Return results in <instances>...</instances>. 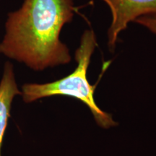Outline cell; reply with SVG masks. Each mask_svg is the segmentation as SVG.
Returning <instances> with one entry per match:
<instances>
[{
	"label": "cell",
	"instance_id": "1",
	"mask_svg": "<svg viewBox=\"0 0 156 156\" xmlns=\"http://www.w3.org/2000/svg\"><path fill=\"white\" fill-rule=\"evenodd\" d=\"M75 11L73 0H24L7 15L0 54L35 71L69 64V50L60 34Z\"/></svg>",
	"mask_w": 156,
	"mask_h": 156
},
{
	"label": "cell",
	"instance_id": "2",
	"mask_svg": "<svg viewBox=\"0 0 156 156\" xmlns=\"http://www.w3.org/2000/svg\"><path fill=\"white\" fill-rule=\"evenodd\" d=\"M97 39L92 29H87L81 36L76 49L75 58L77 65L69 75L47 83H25L22 86L21 95L25 103L54 95H65L80 101L88 107L100 127L108 129L117 125L110 114L99 108L95 101L96 85H91L87 77L91 57L97 46Z\"/></svg>",
	"mask_w": 156,
	"mask_h": 156
},
{
	"label": "cell",
	"instance_id": "3",
	"mask_svg": "<svg viewBox=\"0 0 156 156\" xmlns=\"http://www.w3.org/2000/svg\"><path fill=\"white\" fill-rule=\"evenodd\" d=\"M110 8L112 22L108 30V46L113 52L119 36L129 23L140 17L156 15V0H101Z\"/></svg>",
	"mask_w": 156,
	"mask_h": 156
},
{
	"label": "cell",
	"instance_id": "4",
	"mask_svg": "<svg viewBox=\"0 0 156 156\" xmlns=\"http://www.w3.org/2000/svg\"><path fill=\"white\" fill-rule=\"evenodd\" d=\"M17 95H21V91L17 87L13 64L7 62L0 81V156L4 135L10 117L12 103Z\"/></svg>",
	"mask_w": 156,
	"mask_h": 156
},
{
	"label": "cell",
	"instance_id": "5",
	"mask_svg": "<svg viewBox=\"0 0 156 156\" xmlns=\"http://www.w3.org/2000/svg\"><path fill=\"white\" fill-rule=\"evenodd\" d=\"M134 22L144 26L156 36V15L140 17Z\"/></svg>",
	"mask_w": 156,
	"mask_h": 156
}]
</instances>
